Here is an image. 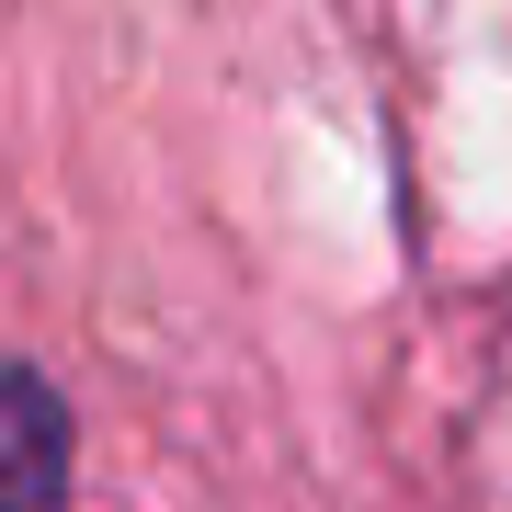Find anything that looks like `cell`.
I'll return each instance as SVG.
<instances>
[{
  "label": "cell",
  "instance_id": "cell-1",
  "mask_svg": "<svg viewBox=\"0 0 512 512\" xmlns=\"http://www.w3.org/2000/svg\"><path fill=\"white\" fill-rule=\"evenodd\" d=\"M69 433H57V399L23 365H0V512H57V467Z\"/></svg>",
  "mask_w": 512,
  "mask_h": 512
}]
</instances>
